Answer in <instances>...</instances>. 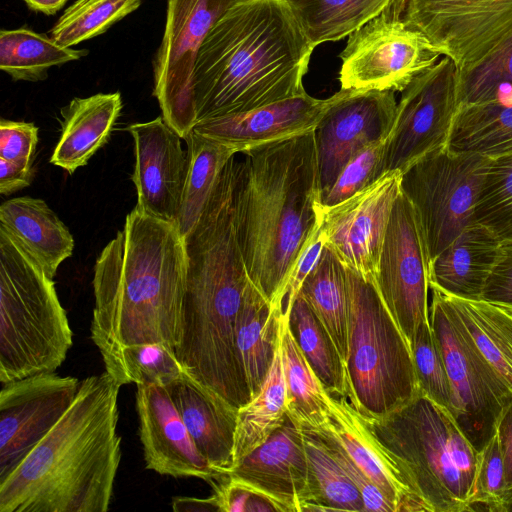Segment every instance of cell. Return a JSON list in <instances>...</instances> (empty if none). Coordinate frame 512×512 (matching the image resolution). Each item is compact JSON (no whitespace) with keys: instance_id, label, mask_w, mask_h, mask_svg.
I'll return each instance as SVG.
<instances>
[{"instance_id":"obj_49","label":"cell","mask_w":512,"mask_h":512,"mask_svg":"<svg viewBox=\"0 0 512 512\" xmlns=\"http://www.w3.org/2000/svg\"><path fill=\"white\" fill-rule=\"evenodd\" d=\"M33 179L32 165L0 158V193L10 195L28 187Z\"/></svg>"},{"instance_id":"obj_16","label":"cell","mask_w":512,"mask_h":512,"mask_svg":"<svg viewBox=\"0 0 512 512\" xmlns=\"http://www.w3.org/2000/svg\"><path fill=\"white\" fill-rule=\"evenodd\" d=\"M1 385L0 477L61 419L73 403L80 381L45 372Z\"/></svg>"},{"instance_id":"obj_50","label":"cell","mask_w":512,"mask_h":512,"mask_svg":"<svg viewBox=\"0 0 512 512\" xmlns=\"http://www.w3.org/2000/svg\"><path fill=\"white\" fill-rule=\"evenodd\" d=\"M174 511H217V505L212 496L208 498L175 497L172 501Z\"/></svg>"},{"instance_id":"obj_8","label":"cell","mask_w":512,"mask_h":512,"mask_svg":"<svg viewBox=\"0 0 512 512\" xmlns=\"http://www.w3.org/2000/svg\"><path fill=\"white\" fill-rule=\"evenodd\" d=\"M490 160L446 147L428 153L402 172L400 190L417 213L430 261L476 223V205Z\"/></svg>"},{"instance_id":"obj_28","label":"cell","mask_w":512,"mask_h":512,"mask_svg":"<svg viewBox=\"0 0 512 512\" xmlns=\"http://www.w3.org/2000/svg\"><path fill=\"white\" fill-rule=\"evenodd\" d=\"M442 294L481 355L512 391V310L483 299Z\"/></svg>"},{"instance_id":"obj_47","label":"cell","mask_w":512,"mask_h":512,"mask_svg":"<svg viewBox=\"0 0 512 512\" xmlns=\"http://www.w3.org/2000/svg\"><path fill=\"white\" fill-rule=\"evenodd\" d=\"M481 299L512 310V240L502 241Z\"/></svg>"},{"instance_id":"obj_14","label":"cell","mask_w":512,"mask_h":512,"mask_svg":"<svg viewBox=\"0 0 512 512\" xmlns=\"http://www.w3.org/2000/svg\"><path fill=\"white\" fill-rule=\"evenodd\" d=\"M429 265L419 218L400 190L384 236L375 284L410 349L420 325L429 322Z\"/></svg>"},{"instance_id":"obj_34","label":"cell","mask_w":512,"mask_h":512,"mask_svg":"<svg viewBox=\"0 0 512 512\" xmlns=\"http://www.w3.org/2000/svg\"><path fill=\"white\" fill-rule=\"evenodd\" d=\"M285 313L295 341L324 389L348 398L345 364L323 323L300 294Z\"/></svg>"},{"instance_id":"obj_40","label":"cell","mask_w":512,"mask_h":512,"mask_svg":"<svg viewBox=\"0 0 512 512\" xmlns=\"http://www.w3.org/2000/svg\"><path fill=\"white\" fill-rule=\"evenodd\" d=\"M476 222L512 240V153L491 159L475 210Z\"/></svg>"},{"instance_id":"obj_45","label":"cell","mask_w":512,"mask_h":512,"mask_svg":"<svg viewBox=\"0 0 512 512\" xmlns=\"http://www.w3.org/2000/svg\"><path fill=\"white\" fill-rule=\"evenodd\" d=\"M324 439L330 452L358 488L365 512H395L394 506L352 460L342 445L325 429H316Z\"/></svg>"},{"instance_id":"obj_42","label":"cell","mask_w":512,"mask_h":512,"mask_svg":"<svg viewBox=\"0 0 512 512\" xmlns=\"http://www.w3.org/2000/svg\"><path fill=\"white\" fill-rule=\"evenodd\" d=\"M411 352L420 391L449 410V379L430 321L420 325Z\"/></svg>"},{"instance_id":"obj_32","label":"cell","mask_w":512,"mask_h":512,"mask_svg":"<svg viewBox=\"0 0 512 512\" xmlns=\"http://www.w3.org/2000/svg\"><path fill=\"white\" fill-rule=\"evenodd\" d=\"M187 143L188 167L176 226L184 238L197 224L223 169L236 154L229 145L192 130Z\"/></svg>"},{"instance_id":"obj_24","label":"cell","mask_w":512,"mask_h":512,"mask_svg":"<svg viewBox=\"0 0 512 512\" xmlns=\"http://www.w3.org/2000/svg\"><path fill=\"white\" fill-rule=\"evenodd\" d=\"M502 240L476 222L464 229L429 265L430 288L469 300L482 298Z\"/></svg>"},{"instance_id":"obj_10","label":"cell","mask_w":512,"mask_h":512,"mask_svg":"<svg viewBox=\"0 0 512 512\" xmlns=\"http://www.w3.org/2000/svg\"><path fill=\"white\" fill-rule=\"evenodd\" d=\"M391 11L465 72L512 37V0H393Z\"/></svg>"},{"instance_id":"obj_31","label":"cell","mask_w":512,"mask_h":512,"mask_svg":"<svg viewBox=\"0 0 512 512\" xmlns=\"http://www.w3.org/2000/svg\"><path fill=\"white\" fill-rule=\"evenodd\" d=\"M447 148L490 159L512 153V100L459 106Z\"/></svg>"},{"instance_id":"obj_25","label":"cell","mask_w":512,"mask_h":512,"mask_svg":"<svg viewBox=\"0 0 512 512\" xmlns=\"http://www.w3.org/2000/svg\"><path fill=\"white\" fill-rule=\"evenodd\" d=\"M0 230L51 279L73 253L74 239L69 229L39 198L24 196L5 201L0 206Z\"/></svg>"},{"instance_id":"obj_12","label":"cell","mask_w":512,"mask_h":512,"mask_svg":"<svg viewBox=\"0 0 512 512\" xmlns=\"http://www.w3.org/2000/svg\"><path fill=\"white\" fill-rule=\"evenodd\" d=\"M341 89L402 92L439 55L388 6L348 36L340 53Z\"/></svg>"},{"instance_id":"obj_38","label":"cell","mask_w":512,"mask_h":512,"mask_svg":"<svg viewBox=\"0 0 512 512\" xmlns=\"http://www.w3.org/2000/svg\"><path fill=\"white\" fill-rule=\"evenodd\" d=\"M105 371L121 385L167 386L185 371L172 347L163 343L123 346L102 357Z\"/></svg>"},{"instance_id":"obj_2","label":"cell","mask_w":512,"mask_h":512,"mask_svg":"<svg viewBox=\"0 0 512 512\" xmlns=\"http://www.w3.org/2000/svg\"><path fill=\"white\" fill-rule=\"evenodd\" d=\"M121 384L107 371L80 381L54 427L0 477V512H105L121 460Z\"/></svg>"},{"instance_id":"obj_18","label":"cell","mask_w":512,"mask_h":512,"mask_svg":"<svg viewBox=\"0 0 512 512\" xmlns=\"http://www.w3.org/2000/svg\"><path fill=\"white\" fill-rule=\"evenodd\" d=\"M227 476L270 500L279 512H307L313 501L302 429L288 415L262 445L235 463Z\"/></svg>"},{"instance_id":"obj_23","label":"cell","mask_w":512,"mask_h":512,"mask_svg":"<svg viewBox=\"0 0 512 512\" xmlns=\"http://www.w3.org/2000/svg\"><path fill=\"white\" fill-rule=\"evenodd\" d=\"M166 388L200 453L228 475L234 464L237 412L185 372Z\"/></svg>"},{"instance_id":"obj_9","label":"cell","mask_w":512,"mask_h":512,"mask_svg":"<svg viewBox=\"0 0 512 512\" xmlns=\"http://www.w3.org/2000/svg\"><path fill=\"white\" fill-rule=\"evenodd\" d=\"M430 289L429 321L449 379V411L479 452L495 434L512 391L476 348L442 292Z\"/></svg>"},{"instance_id":"obj_13","label":"cell","mask_w":512,"mask_h":512,"mask_svg":"<svg viewBox=\"0 0 512 512\" xmlns=\"http://www.w3.org/2000/svg\"><path fill=\"white\" fill-rule=\"evenodd\" d=\"M457 78L455 64L442 57L401 92L379 177L392 171L402 173L428 153L447 147L459 108Z\"/></svg>"},{"instance_id":"obj_11","label":"cell","mask_w":512,"mask_h":512,"mask_svg":"<svg viewBox=\"0 0 512 512\" xmlns=\"http://www.w3.org/2000/svg\"><path fill=\"white\" fill-rule=\"evenodd\" d=\"M238 1L167 0L164 34L153 61V94L164 120L183 139L196 124L193 78L200 48Z\"/></svg>"},{"instance_id":"obj_1","label":"cell","mask_w":512,"mask_h":512,"mask_svg":"<svg viewBox=\"0 0 512 512\" xmlns=\"http://www.w3.org/2000/svg\"><path fill=\"white\" fill-rule=\"evenodd\" d=\"M242 154L235 222L247 274L284 311L289 277L323 218L315 130Z\"/></svg>"},{"instance_id":"obj_48","label":"cell","mask_w":512,"mask_h":512,"mask_svg":"<svg viewBox=\"0 0 512 512\" xmlns=\"http://www.w3.org/2000/svg\"><path fill=\"white\" fill-rule=\"evenodd\" d=\"M495 434L504 466L506 509L507 512H512V400L503 408Z\"/></svg>"},{"instance_id":"obj_3","label":"cell","mask_w":512,"mask_h":512,"mask_svg":"<svg viewBox=\"0 0 512 512\" xmlns=\"http://www.w3.org/2000/svg\"><path fill=\"white\" fill-rule=\"evenodd\" d=\"M314 48L286 0H239L200 48L196 123L306 93L303 78Z\"/></svg>"},{"instance_id":"obj_27","label":"cell","mask_w":512,"mask_h":512,"mask_svg":"<svg viewBox=\"0 0 512 512\" xmlns=\"http://www.w3.org/2000/svg\"><path fill=\"white\" fill-rule=\"evenodd\" d=\"M284 311L272 306L248 282L236 319V343L251 400L260 392L273 363Z\"/></svg>"},{"instance_id":"obj_17","label":"cell","mask_w":512,"mask_h":512,"mask_svg":"<svg viewBox=\"0 0 512 512\" xmlns=\"http://www.w3.org/2000/svg\"><path fill=\"white\" fill-rule=\"evenodd\" d=\"M401 174L384 173L345 201L323 208L320 230L325 244L345 266L374 282Z\"/></svg>"},{"instance_id":"obj_19","label":"cell","mask_w":512,"mask_h":512,"mask_svg":"<svg viewBox=\"0 0 512 512\" xmlns=\"http://www.w3.org/2000/svg\"><path fill=\"white\" fill-rule=\"evenodd\" d=\"M134 142L131 180L136 208L153 218L176 224L187 175L183 139L163 118L128 126Z\"/></svg>"},{"instance_id":"obj_43","label":"cell","mask_w":512,"mask_h":512,"mask_svg":"<svg viewBox=\"0 0 512 512\" xmlns=\"http://www.w3.org/2000/svg\"><path fill=\"white\" fill-rule=\"evenodd\" d=\"M507 512L504 466L496 434L479 451L471 511Z\"/></svg>"},{"instance_id":"obj_37","label":"cell","mask_w":512,"mask_h":512,"mask_svg":"<svg viewBox=\"0 0 512 512\" xmlns=\"http://www.w3.org/2000/svg\"><path fill=\"white\" fill-rule=\"evenodd\" d=\"M282 351L287 384V414L299 426L323 428L328 421L326 390L295 341L284 313Z\"/></svg>"},{"instance_id":"obj_46","label":"cell","mask_w":512,"mask_h":512,"mask_svg":"<svg viewBox=\"0 0 512 512\" xmlns=\"http://www.w3.org/2000/svg\"><path fill=\"white\" fill-rule=\"evenodd\" d=\"M39 128L30 122L0 121V158L33 164Z\"/></svg>"},{"instance_id":"obj_41","label":"cell","mask_w":512,"mask_h":512,"mask_svg":"<svg viewBox=\"0 0 512 512\" xmlns=\"http://www.w3.org/2000/svg\"><path fill=\"white\" fill-rule=\"evenodd\" d=\"M504 88L512 90V37L475 67L458 72L459 106L507 100Z\"/></svg>"},{"instance_id":"obj_44","label":"cell","mask_w":512,"mask_h":512,"mask_svg":"<svg viewBox=\"0 0 512 512\" xmlns=\"http://www.w3.org/2000/svg\"><path fill=\"white\" fill-rule=\"evenodd\" d=\"M386 140L368 145L343 167L335 182L321 196L324 209L345 201L379 178Z\"/></svg>"},{"instance_id":"obj_36","label":"cell","mask_w":512,"mask_h":512,"mask_svg":"<svg viewBox=\"0 0 512 512\" xmlns=\"http://www.w3.org/2000/svg\"><path fill=\"white\" fill-rule=\"evenodd\" d=\"M300 427L312 477L313 501L307 512H365L358 488L334 458L321 434L311 427Z\"/></svg>"},{"instance_id":"obj_22","label":"cell","mask_w":512,"mask_h":512,"mask_svg":"<svg viewBox=\"0 0 512 512\" xmlns=\"http://www.w3.org/2000/svg\"><path fill=\"white\" fill-rule=\"evenodd\" d=\"M327 392V391H326ZM328 421L321 428L331 434L394 506L410 512V494L391 455L373 435L365 418L346 397L326 393Z\"/></svg>"},{"instance_id":"obj_7","label":"cell","mask_w":512,"mask_h":512,"mask_svg":"<svg viewBox=\"0 0 512 512\" xmlns=\"http://www.w3.org/2000/svg\"><path fill=\"white\" fill-rule=\"evenodd\" d=\"M345 270L348 399L363 417L380 419L419 393L413 356L375 282L350 267L345 266Z\"/></svg>"},{"instance_id":"obj_15","label":"cell","mask_w":512,"mask_h":512,"mask_svg":"<svg viewBox=\"0 0 512 512\" xmlns=\"http://www.w3.org/2000/svg\"><path fill=\"white\" fill-rule=\"evenodd\" d=\"M397 110L391 90L340 89L315 129L321 196L343 167L368 145L386 140Z\"/></svg>"},{"instance_id":"obj_20","label":"cell","mask_w":512,"mask_h":512,"mask_svg":"<svg viewBox=\"0 0 512 512\" xmlns=\"http://www.w3.org/2000/svg\"><path fill=\"white\" fill-rule=\"evenodd\" d=\"M139 437L145 466L161 475L211 482L222 476L204 458L165 386L136 385Z\"/></svg>"},{"instance_id":"obj_21","label":"cell","mask_w":512,"mask_h":512,"mask_svg":"<svg viewBox=\"0 0 512 512\" xmlns=\"http://www.w3.org/2000/svg\"><path fill=\"white\" fill-rule=\"evenodd\" d=\"M329 98L304 93L245 112L198 121L193 130L242 153L255 146L315 130Z\"/></svg>"},{"instance_id":"obj_5","label":"cell","mask_w":512,"mask_h":512,"mask_svg":"<svg viewBox=\"0 0 512 512\" xmlns=\"http://www.w3.org/2000/svg\"><path fill=\"white\" fill-rule=\"evenodd\" d=\"M365 420L403 475L410 512L471 511L479 452L447 408L419 391L385 417Z\"/></svg>"},{"instance_id":"obj_26","label":"cell","mask_w":512,"mask_h":512,"mask_svg":"<svg viewBox=\"0 0 512 512\" xmlns=\"http://www.w3.org/2000/svg\"><path fill=\"white\" fill-rule=\"evenodd\" d=\"M121 109L120 92L72 99L61 110V135L50 163L69 174L85 166L107 143Z\"/></svg>"},{"instance_id":"obj_4","label":"cell","mask_w":512,"mask_h":512,"mask_svg":"<svg viewBox=\"0 0 512 512\" xmlns=\"http://www.w3.org/2000/svg\"><path fill=\"white\" fill-rule=\"evenodd\" d=\"M185 277L186 251L176 224L135 207L94 266L90 332L101 356L142 343L174 349Z\"/></svg>"},{"instance_id":"obj_6","label":"cell","mask_w":512,"mask_h":512,"mask_svg":"<svg viewBox=\"0 0 512 512\" xmlns=\"http://www.w3.org/2000/svg\"><path fill=\"white\" fill-rule=\"evenodd\" d=\"M73 333L53 279L0 230V382L55 372Z\"/></svg>"},{"instance_id":"obj_51","label":"cell","mask_w":512,"mask_h":512,"mask_svg":"<svg viewBox=\"0 0 512 512\" xmlns=\"http://www.w3.org/2000/svg\"><path fill=\"white\" fill-rule=\"evenodd\" d=\"M26 5L36 11L46 15H53L58 12L67 0H23Z\"/></svg>"},{"instance_id":"obj_39","label":"cell","mask_w":512,"mask_h":512,"mask_svg":"<svg viewBox=\"0 0 512 512\" xmlns=\"http://www.w3.org/2000/svg\"><path fill=\"white\" fill-rule=\"evenodd\" d=\"M141 3L142 0H76L59 17L49 35L60 45L73 47L105 33Z\"/></svg>"},{"instance_id":"obj_30","label":"cell","mask_w":512,"mask_h":512,"mask_svg":"<svg viewBox=\"0 0 512 512\" xmlns=\"http://www.w3.org/2000/svg\"><path fill=\"white\" fill-rule=\"evenodd\" d=\"M283 324L284 318L273 363L260 392L237 412L234 464L262 445L288 415L282 351Z\"/></svg>"},{"instance_id":"obj_29","label":"cell","mask_w":512,"mask_h":512,"mask_svg":"<svg viewBox=\"0 0 512 512\" xmlns=\"http://www.w3.org/2000/svg\"><path fill=\"white\" fill-rule=\"evenodd\" d=\"M323 323L340 356L348 357L349 301L346 270L334 251L326 244L302 283L299 293Z\"/></svg>"},{"instance_id":"obj_33","label":"cell","mask_w":512,"mask_h":512,"mask_svg":"<svg viewBox=\"0 0 512 512\" xmlns=\"http://www.w3.org/2000/svg\"><path fill=\"white\" fill-rule=\"evenodd\" d=\"M88 53L26 27L0 31V69L16 81H43L51 67L77 61Z\"/></svg>"},{"instance_id":"obj_35","label":"cell","mask_w":512,"mask_h":512,"mask_svg":"<svg viewBox=\"0 0 512 512\" xmlns=\"http://www.w3.org/2000/svg\"><path fill=\"white\" fill-rule=\"evenodd\" d=\"M393 0H286L314 47L349 36Z\"/></svg>"}]
</instances>
